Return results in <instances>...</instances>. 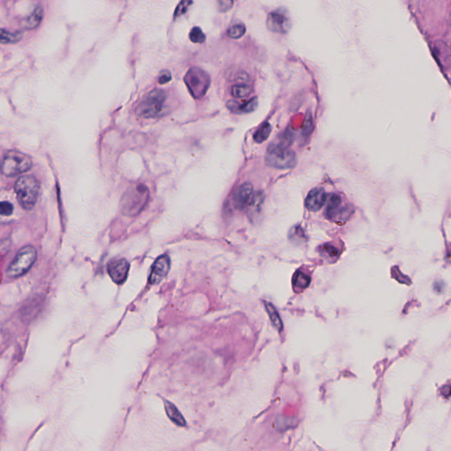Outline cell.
I'll list each match as a JSON object with an SVG mask.
<instances>
[{
  "label": "cell",
  "mask_w": 451,
  "mask_h": 451,
  "mask_svg": "<svg viewBox=\"0 0 451 451\" xmlns=\"http://www.w3.org/2000/svg\"><path fill=\"white\" fill-rule=\"evenodd\" d=\"M433 54L437 63L444 69L451 66V49L445 42L435 41L433 44Z\"/></svg>",
  "instance_id": "obj_14"
},
{
  "label": "cell",
  "mask_w": 451,
  "mask_h": 451,
  "mask_svg": "<svg viewBox=\"0 0 451 451\" xmlns=\"http://www.w3.org/2000/svg\"><path fill=\"white\" fill-rule=\"evenodd\" d=\"M327 193L323 188H315L308 192L305 206L309 212H318L327 202Z\"/></svg>",
  "instance_id": "obj_13"
},
{
  "label": "cell",
  "mask_w": 451,
  "mask_h": 451,
  "mask_svg": "<svg viewBox=\"0 0 451 451\" xmlns=\"http://www.w3.org/2000/svg\"><path fill=\"white\" fill-rule=\"evenodd\" d=\"M353 213L352 206H345L342 203V198L339 195L330 194L327 198L325 215L328 220L336 223H345L350 219Z\"/></svg>",
  "instance_id": "obj_8"
},
{
  "label": "cell",
  "mask_w": 451,
  "mask_h": 451,
  "mask_svg": "<svg viewBox=\"0 0 451 451\" xmlns=\"http://www.w3.org/2000/svg\"><path fill=\"white\" fill-rule=\"evenodd\" d=\"M19 204L25 210H31L37 204L40 193V184L33 176L20 177L15 186Z\"/></svg>",
  "instance_id": "obj_2"
},
{
  "label": "cell",
  "mask_w": 451,
  "mask_h": 451,
  "mask_svg": "<svg viewBox=\"0 0 451 451\" xmlns=\"http://www.w3.org/2000/svg\"><path fill=\"white\" fill-rule=\"evenodd\" d=\"M44 16V8L37 7L33 13L22 22V26L27 30H34L39 26Z\"/></svg>",
  "instance_id": "obj_16"
},
{
  "label": "cell",
  "mask_w": 451,
  "mask_h": 451,
  "mask_svg": "<svg viewBox=\"0 0 451 451\" xmlns=\"http://www.w3.org/2000/svg\"><path fill=\"white\" fill-rule=\"evenodd\" d=\"M32 168V161L28 155L18 151H8L2 162V173L8 177L28 172Z\"/></svg>",
  "instance_id": "obj_7"
},
{
  "label": "cell",
  "mask_w": 451,
  "mask_h": 451,
  "mask_svg": "<svg viewBox=\"0 0 451 451\" xmlns=\"http://www.w3.org/2000/svg\"><path fill=\"white\" fill-rule=\"evenodd\" d=\"M217 3L221 13H228L234 7V0H217Z\"/></svg>",
  "instance_id": "obj_28"
},
{
  "label": "cell",
  "mask_w": 451,
  "mask_h": 451,
  "mask_svg": "<svg viewBox=\"0 0 451 451\" xmlns=\"http://www.w3.org/2000/svg\"><path fill=\"white\" fill-rule=\"evenodd\" d=\"M446 260L451 264V245L447 249V254H446Z\"/></svg>",
  "instance_id": "obj_33"
},
{
  "label": "cell",
  "mask_w": 451,
  "mask_h": 451,
  "mask_svg": "<svg viewBox=\"0 0 451 451\" xmlns=\"http://www.w3.org/2000/svg\"><path fill=\"white\" fill-rule=\"evenodd\" d=\"M22 39V33L15 31L10 32L8 30L2 29L1 35H0V42L2 44H16Z\"/></svg>",
  "instance_id": "obj_23"
},
{
  "label": "cell",
  "mask_w": 451,
  "mask_h": 451,
  "mask_svg": "<svg viewBox=\"0 0 451 451\" xmlns=\"http://www.w3.org/2000/svg\"><path fill=\"white\" fill-rule=\"evenodd\" d=\"M149 199V189L146 184H135L129 187L121 199L122 213L125 216L139 215L147 206Z\"/></svg>",
  "instance_id": "obj_1"
},
{
  "label": "cell",
  "mask_w": 451,
  "mask_h": 451,
  "mask_svg": "<svg viewBox=\"0 0 451 451\" xmlns=\"http://www.w3.org/2000/svg\"><path fill=\"white\" fill-rule=\"evenodd\" d=\"M37 250L33 246H25L19 250L15 259L7 270V274L10 278H18L29 272L37 261Z\"/></svg>",
  "instance_id": "obj_4"
},
{
  "label": "cell",
  "mask_w": 451,
  "mask_h": 451,
  "mask_svg": "<svg viewBox=\"0 0 451 451\" xmlns=\"http://www.w3.org/2000/svg\"><path fill=\"white\" fill-rule=\"evenodd\" d=\"M253 186L250 183L241 184L233 195V205L235 209L243 211L250 205L253 198Z\"/></svg>",
  "instance_id": "obj_12"
},
{
  "label": "cell",
  "mask_w": 451,
  "mask_h": 451,
  "mask_svg": "<svg viewBox=\"0 0 451 451\" xmlns=\"http://www.w3.org/2000/svg\"><path fill=\"white\" fill-rule=\"evenodd\" d=\"M167 95L163 90L155 89L144 97L137 107L136 113L140 118H160L165 114Z\"/></svg>",
  "instance_id": "obj_3"
},
{
  "label": "cell",
  "mask_w": 451,
  "mask_h": 451,
  "mask_svg": "<svg viewBox=\"0 0 451 451\" xmlns=\"http://www.w3.org/2000/svg\"><path fill=\"white\" fill-rule=\"evenodd\" d=\"M320 250H321V254L323 256L330 257V258L337 257L339 255V251H338L337 248L334 247V246L330 245V244H325V245L322 246L320 248Z\"/></svg>",
  "instance_id": "obj_27"
},
{
  "label": "cell",
  "mask_w": 451,
  "mask_h": 451,
  "mask_svg": "<svg viewBox=\"0 0 451 451\" xmlns=\"http://www.w3.org/2000/svg\"><path fill=\"white\" fill-rule=\"evenodd\" d=\"M258 105L257 97H253L245 102H238L236 100H232L227 103V107L232 112L235 114H249L255 111Z\"/></svg>",
  "instance_id": "obj_15"
},
{
  "label": "cell",
  "mask_w": 451,
  "mask_h": 451,
  "mask_svg": "<svg viewBox=\"0 0 451 451\" xmlns=\"http://www.w3.org/2000/svg\"><path fill=\"white\" fill-rule=\"evenodd\" d=\"M252 88L247 83H236L230 88V95L235 99H244L250 96Z\"/></svg>",
  "instance_id": "obj_19"
},
{
  "label": "cell",
  "mask_w": 451,
  "mask_h": 451,
  "mask_svg": "<svg viewBox=\"0 0 451 451\" xmlns=\"http://www.w3.org/2000/svg\"><path fill=\"white\" fill-rule=\"evenodd\" d=\"M265 163L274 169H288L294 168L297 157L294 151L271 144L265 154Z\"/></svg>",
  "instance_id": "obj_6"
},
{
  "label": "cell",
  "mask_w": 451,
  "mask_h": 451,
  "mask_svg": "<svg viewBox=\"0 0 451 451\" xmlns=\"http://www.w3.org/2000/svg\"><path fill=\"white\" fill-rule=\"evenodd\" d=\"M294 132L290 129H286L284 132H281L276 140L272 142V145L277 147H283V148H289L291 145L294 142Z\"/></svg>",
  "instance_id": "obj_20"
},
{
  "label": "cell",
  "mask_w": 451,
  "mask_h": 451,
  "mask_svg": "<svg viewBox=\"0 0 451 451\" xmlns=\"http://www.w3.org/2000/svg\"><path fill=\"white\" fill-rule=\"evenodd\" d=\"M268 30L272 33L287 34L292 28V22L286 9L279 8L268 15L266 20Z\"/></svg>",
  "instance_id": "obj_9"
},
{
  "label": "cell",
  "mask_w": 451,
  "mask_h": 451,
  "mask_svg": "<svg viewBox=\"0 0 451 451\" xmlns=\"http://www.w3.org/2000/svg\"><path fill=\"white\" fill-rule=\"evenodd\" d=\"M272 129V125L270 123H268V122L263 123L254 133L253 139L255 142L257 144L264 143V141H266L268 138L271 135Z\"/></svg>",
  "instance_id": "obj_21"
},
{
  "label": "cell",
  "mask_w": 451,
  "mask_h": 451,
  "mask_svg": "<svg viewBox=\"0 0 451 451\" xmlns=\"http://www.w3.org/2000/svg\"><path fill=\"white\" fill-rule=\"evenodd\" d=\"M190 40L193 44H203L206 40V35L202 31L200 28L195 27L190 33Z\"/></svg>",
  "instance_id": "obj_25"
},
{
  "label": "cell",
  "mask_w": 451,
  "mask_h": 451,
  "mask_svg": "<svg viewBox=\"0 0 451 451\" xmlns=\"http://www.w3.org/2000/svg\"><path fill=\"white\" fill-rule=\"evenodd\" d=\"M191 4V0H183L178 7L176 8V12H175V18L179 17L181 15H184L188 10V8Z\"/></svg>",
  "instance_id": "obj_30"
},
{
  "label": "cell",
  "mask_w": 451,
  "mask_h": 451,
  "mask_svg": "<svg viewBox=\"0 0 451 451\" xmlns=\"http://www.w3.org/2000/svg\"><path fill=\"white\" fill-rule=\"evenodd\" d=\"M310 281L311 279L309 276L301 271H297L293 276L292 285L295 292H301L308 287Z\"/></svg>",
  "instance_id": "obj_17"
},
{
  "label": "cell",
  "mask_w": 451,
  "mask_h": 451,
  "mask_svg": "<svg viewBox=\"0 0 451 451\" xmlns=\"http://www.w3.org/2000/svg\"><path fill=\"white\" fill-rule=\"evenodd\" d=\"M233 80L236 83H248L250 81V76L244 71H236L233 75Z\"/></svg>",
  "instance_id": "obj_29"
},
{
  "label": "cell",
  "mask_w": 451,
  "mask_h": 451,
  "mask_svg": "<svg viewBox=\"0 0 451 451\" xmlns=\"http://www.w3.org/2000/svg\"><path fill=\"white\" fill-rule=\"evenodd\" d=\"M170 269V258L168 255H162L155 260L152 270H151L150 276L148 279V282L151 285H156L165 279L168 275Z\"/></svg>",
  "instance_id": "obj_11"
},
{
  "label": "cell",
  "mask_w": 451,
  "mask_h": 451,
  "mask_svg": "<svg viewBox=\"0 0 451 451\" xmlns=\"http://www.w3.org/2000/svg\"><path fill=\"white\" fill-rule=\"evenodd\" d=\"M313 118H312L311 114H308V117L306 118L302 131H301V138L302 139H308L310 136L313 130H314V125H313Z\"/></svg>",
  "instance_id": "obj_26"
},
{
  "label": "cell",
  "mask_w": 451,
  "mask_h": 451,
  "mask_svg": "<svg viewBox=\"0 0 451 451\" xmlns=\"http://www.w3.org/2000/svg\"><path fill=\"white\" fill-rule=\"evenodd\" d=\"M264 306H265V308L267 310L268 315H269V317H270V320H271L272 324L274 325L277 330H282V320L280 318L279 313L276 310L274 306L271 304V303H269V302H264Z\"/></svg>",
  "instance_id": "obj_22"
},
{
  "label": "cell",
  "mask_w": 451,
  "mask_h": 451,
  "mask_svg": "<svg viewBox=\"0 0 451 451\" xmlns=\"http://www.w3.org/2000/svg\"><path fill=\"white\" fill-rule=\"evenodd\" d=\"M184 82L189 92L195 99L206 96L211 85V78L206 71L199 67H191L184 76Z\"/></svg>",
  "instance_id": "obj_5"
},
{
  "label": "cell",
  "mask_w": 451,
  "mask_h": 451,
  "mask_svg": "<svg viewBox=\"0 0 451 451\" xmlns=\"http://www.w3.org/2000/svg\"><path fill=\"white\" fill-rule=\"evenodd\" d=\"M0 213L3 216H10L14 213V206L10 202L3 201L0 205Z\"/></svg>",
  "instance_id": "obj_31"
},
{
  "label": "cell",
  "mask_w": 451,
  "mask_h": 451,
  "mask_svg": "<svg viewBox=\"0 0 451 451\" xmlns=\"http://www.w3.org/2000/svg\"><path fill=\"white\" fill-rule=\"evenodd\" d=\"M245 33L246 27L244 24H235L228 30V35L231 39L237 40L242 38Z\"/></svg>",
  "instance_id": "obj_24"
},
{
  "label": "cell",
  "mask_w": 451,
  "mask_h": 451,
  "mask_svg": "<svg viewBox=\"0 0 451 451\" xmlns=\"http://www.w3.org/2000/svg\"><path fill=\"white\" fill-rule=\"evenodd\" d=\"M171 79H172V76H171L170 72L168 70L163 71L159 76V83L162 85L167 84L171 81Z\"/></svg>",
  "instance_id": "obj_32"
},
{
  "label": "cell",
  "mask_w": 451,
  "mask_h": 451,
  "mask_svg": "<svg viewBox=\"0 0 451 451\" xmlns=\"http://www.w3.org/2000/svg\"><path fill=\"white\" fill-rule=\"evenodd\" d=\"M108 273L113 282L121 285L128 277L130 264L125 258H118L110 261L108 264Z\"/></svg>",
  "instance_id": "obj_10"
},
{
  "label": "cell",
  "mask_w": 451,
  "mask_h": 451,
  "mask_svg": "<svg viewBox=\"0 0 451 451\" xmlns=\"http://www.w3.org/2000/svg\"><path fill=\"white\" fill-rule=\"evenodd\" d=\"M165 410L167 415L169 416V418L172 420L175 424L180 426H185L186 425V421L184 419L182 413L180 412L179 410L176 408L175 404H173L171 402L166 401L165 402Z\"/></svg>",
  "instance_id": "obj_18"
}]
</instances>
